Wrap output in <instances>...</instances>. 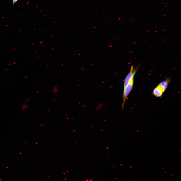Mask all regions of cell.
I'll list each match as a JSON object with an SVG mask.
<instances>
[{"mask_svg": "<svg viewBox=\"0 0 181 181\" xmlns=\"http://www.w3.org/2000/svg\"><path fill=\"white\" fill-rule=\"evenodd\" d=\"M134 79L132 80L124 88L122 96L123 103L122 109H123L124 105L127 97L131 91L133 86Z\"/></svg>", "mask_w": 181, "mask_h": 181, "instance_id": "obj_1", "label": "cell"}, {"mask_svg": "<svg viewBox=\"0 0 181 181\" xmlns=\"http://www.w3.org/2000/svg\"><path fill=\"white\" fill-rule=\"evenodd\" d=\"M12 4L13 5H14V4L18 1V0H12Z\"/></svg>", "mask_w": 181, "mask_h": 181, "instance_id": "obj_5", "label": "cell"}, {"mask_svg": "<svg viewBox=\"0 0 181 181\" xmlns=\"http://www.w3.org/2000/svg\"><path fill=\"white\" fill-rule=\"evenodd\" d=\"M170 81L169 79L167 78L165 80L161 82L158 85L165 92L167 87Z\"/></svg>", "mask_w": 181, "mask_h": 181, "instance_id": "obj_4", "label": "cell"}, {"mask_svg": "<svg viewBox=\"0 0 181 181\" xmlns=\"http://www.w3.org/2000/svg\"><path fill=\"white\" fill-rule=\"evenodd\" d=\"M164 92L163 89L158 85L153 89V94L156 97H160L162 96Z\"/></svg>", "mask_w": 181, "mask_h": 181, "instance_id": "obj_3", "label": "cell"}, {"mask_svg": "<svg viewBox=\"0 0 181 181\" xmlns=\"http://www.w3.org/2000/svg\"><path fill=\"white\" fill-rule=\"evenodd\" d=\"M133 66H131L129 72L126 77L124 82V88L125 87L132 79L137 71V69H133Z\"/></svg>", "mask_w": 181, "mask_h": 181, "instance_id": "obj_2", "label": "cell"}]
</instances>
